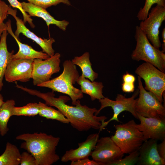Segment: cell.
Here are the masks:
<instances>
[{"label":"cell","mask_w":165,"mask_h":165,"mask_svg":"<svg viewBox=\"0 0 165 165\" xmlns=\"http://www.w3.org/2000/svg\"><path fill=\"white\" fill-rule=\"evenodd\" d=\"M22 89L31 95L42 99L48 105L56 108L67 119L72 127L79 131H87L91 129L99 130L101 123L108 119L105 116L95 115L97 111L96 108L82 105L79 100L76 101L75 106H70L66 104L70 100L69 97L61 95L55 97L53 91L42 93L26 87H23Z\"/></svg>","instance_id":"6da1fadb"},{"label":"cell","mask_w":165,"mask_h":165,"mask_svg":"<svg viewBox=\"0 0 165 165\" xmlns=\"http://www.w3.org/2000/svg\"><path fill=\"white\" fill-rule=\"evenodd\" d=\"M16 138L24 141L20 148L34 156L36 165H51L60 159L56 152L60 140L59 137L45 133L34 132L22 134Z\"/></svg>","instance_id":"7a4b0ae2"},{"label":"cell","mask_w":165,"mask_h":165,"mask_svg":"<svg viewBox=\"0 0 165 165\" xmlns=\"http://www.w3.org/2000/svg\"><path fill=\"white\" fill-rule=\"evenodd\" d=\"M63 70L58 76L38 86L51 89L68 95L72 100V104L75 105L76 101L83 97L81 90L73 86L79 77L75 65L72 61H65L63 64Z\"/></svg>","instance_id":"3957f363"},{"label":"cell","mask_w":165,"mask_h":165,"mask_svg":"<svg viewBox=\"0 0 165 165\" xmlns=\"http://www.w3.org/2000/svg\"><path fill=\"white\" fill-rule=\"evenodd\" d=\"M134 37L136 42L131 54L132 59L142 60L149 63L163 73L165 72V54L152 45L139 26L135 28Z\"/></svg>","instance_id":"277c9868"},{"label":"cell","mask_w":165,"mask_h":165,"mask_svg":"<svg viewBox=\"0 0 165 165\" xmlns=\"http://www.w3.org/2000/svg\"><path fill=\"white\" fill-rule=\"evenodd\" d=\"M135 123L132 119L115 126V134L111 138L124 154L138 150L144 141L142 133L135 127Z\"/></svg>","instance_id":"5b68a950"},{"label":"cell","mask_w":165,"mask_h":165,"mask_svg":"<svg viewBox=\"0 0 165 165\" xmlns=\"http://www.w3.org/2000/svg\"><path fill=\"white\" fill-rule=\"evenodd\" d=\"M138 81L139 97L135 106L137 114L147 118L165 119V107L154 94L144 89L139 76Z\"/></svg>","instance_id":"8992f818"},{"label":"cell","mask_w":165,"mask_h":165,"mask_svg":"<svg viewBox=\"0 0 165 165\" xmlns=\"http://www.w3.org/2000/svg\"><path fill=\"white\" fill-rule=\"evenodd\" d=\"M139 94L138 89L136 90L132 96L130 97L126 98L125 96L118 94L117 95L115 100H112L108 97H104L99 100L101 104L100 108L97 110L95 115L97 116L100 111L103 108L110 107L112 109L113 115L112 117L107 121L101 123L99 130V132L105 129L108 124L111 121L116 120L119 122L118 119L119 114L124 111H128L136 119H138V115L135 110V104L137 100L135 99Z\"/></svg>","instance_id":"52a82bcc"},{"label":"cell","mask_w":165,"mask_h":165,"mask_svg":"<svg viewBox=\"0 0 165 165\" xmlns=\"http://www.w3.org/2000/svg\"><path fill=\"white\" fill-rule=\"evenodd\" d=\"M135 72L144 80V89L154 94L162 103V94L165 91V73L146 62L139 65Z\"/></svg>","instance_id":"ba28073f"},{"label":"cell","mask_w":165,"mask_h":165,"mask_svg":"<svg viewBox=\"0 0 165 165\" xmlns=\"http://www.w3.org/2000/svg\"><path fill=\"white\" fill-rule=\"evenodd\" d=\"M165 20V7L156 5L152 8L145 19L141 21L139 26L152 45L157 48L161 46L159 29Z\"/></svg>","instance_id":"9c48e42d"},{"label":"cell","mask_w":165,"mask_h":165,"mask_svg":"<svg viewBox=\"0 0 165 165\" xmlns=\"http://www.w3.org/2000/svg\"><path fill=\"white\" fill-rule=\"evenodd\" d=\"M61 56L57 53L44 60L40 58L33 60L31 79L34 85L49 81L53 74L60 72Z\"/></svg>","instance_id":"30bf717a"},{"label":"cell","mask_w":165,"mask_h":165,"mask_svg":"<svg viewBox=\"0 0 165 165\" xmlns=\"http://www.w3.org/2000/svg\"><path fill=\"white\" fill-rule=\"evenodd\" d=\"M124 156V154L110 137L99 138L91 155L93 160L102 165H110Z\"/></svg>","instance_id":"8fae6325"},{"label":"cell","mask_w":165,"mask_h":165,"mask_svg":"<svg viewBox=\"0 0 165 165\" xmlns=\"http://www.w3.org/2000/svg\"><path fill=\"white\" fill-rule=\"evenodd\" d=\"M34 60L12 59L7 66L4 77L9 82H26L31 79Z\"/></svg>","instance_id":"7c38bea8"},{"label":"cell","mask_w":165,"mask_h":165,"mask_svg":"<svg viewBox=\"0 0 165 165\" xmlns=\"http://www.w3.org/2000/svg\"><path fill=\"white\" fill-rule=\"evenodd\" d=\"M140 123L135 126L141 131L144 141L149 139L162 141L165 139V119L147 118L137 114Z\"/></svg>","instance_id":"4fadbf2b"},{"label":"cell","mask_w":165,"mask_h":165,"mask_svg":"<svg viewBox=\"0 0 165 165\" xmlns=\"http://www.w3.org/2000/svg\"><path fill=\"white\" fill-rule=\"evenodd\" d=\"M16 9H13L9 6L8 14L12 15L16 21V29L14 33L16 37L19 39L20 34L22 33L38 44L42 48L43 52L50 57L53 56L55 51L52 48V45L55 42V39L53 38L43 39L38 37L25 26L23 20L16 16Z\"/></svg>","instance_id":"5bb4252c"},{"label":"cell","mask_w":165,"mask_h":165,"mask_svg":"<svg viewBox=\"0 0 165 165\" xmlns=\"http://www.w3.org/2000/svg\"><path fill=\"white\" fill-rule=\"evenodd\" d=\"M99 137V133L90 134L85 141L78 143L77 148L66 151L61 157V161L67 162L89 158L91 156Z\"/></svg>","instance_id":"9a60e30c"},{"label":"cell","mask_w":165,"mask_h":165,"mask_svg":"<svg viewBox=\"0 0 165 165\" xmlns=\"http://www.w3.org/2000/svg\"><path fill=\"white\" fill-rule=\"evenodd\" d=\"M157 141L149 139L144 141L138 151V165H165V161L160 157L157 146Z\"/></svg>","instance_id":"2e32d148"},{"label":"cell","mask_w":165,"mask_h":165,"mask_svg":"<svg viewBox=\"0 0 165 165\" xmlns=\"http://www.w3.org/2000/svg\"><path fill=\"white\" fill-rule=\"evenodd\" d=\"M24 11L28 13L30 16H37L43 19L48 26L50 24H54L63 31H66L69 22L65 20L60 21L56 20L50 15L46 9L35 5L31 3L21 2Z\"/></svg>","instance_id":"e0dca14e"},{"label":"cell","mask_w":165,"mask_h":165,"mask_svg":"<svg viewBox=\"0 0 165 165\" xmlns=\"http://www.w3.org/2000/svg\"><path fill=\"white\" fill-rule=\"evenodd\" d=\"M6 24L7 26V31L15 40L19 47L18 52L12 55V59L34 60L36 58H40L45 60L50 57L45 53L36 51L31 46L21 43L13 32L11 27V21L9 20Z\"/></svg>","instance_id":"ac0fdd59"},{"label":"cell","mask_w":165,"mask_h":165,"mask_svg":"<svg viewBox=\"0 0 165 165\" xmlns=\"http://www.w3.org/2000/svg\"><path fill=\"white\" fill-rule=\"evenodd\" d=\"M76 82L80 86L82 92L89 95L92 101L105 97L102 94L104 86L102 82H91L82 75L79 76Z\"/></svg>","instance_id":"d6986e66"},{"label":"cell","mask_w":165,"mask_h":165,"mask_svg":"<svg viewBox=\"0 0 165 165\" xmlns=\"http://www.w3.org/2000/svg\"><path fill=\"white\" fill-rule=\"evenodd\" d=\"M7 30H4L0 36V91L2 89L3 83V80L8 65L12 58L14 53L8 50L6 43L8 34Z\"/></svg>","instance_id":"ffe728a7"},{"label":"cell","mask_w":165,"mask_h":165,"mask_svg":"<svg viewBox=\"0 0 165 165\" xmlns=\"http://www.w3.org/2000/svg\"><path fill=\"white\" fill-rule=\"evenodd\" d=\"M90 57L89 53L86 52L81 56L75 57L72 61L74 64L80 67L82 71V76L92 82L97 78L98 74L93 70Z\"/></svg>","instance_id":"44dd1931"},{"label":"cell","mask_w":165,"mask_h":165,"mask_svg":"<svg viewBox=\"0 0 165 165\" xmlns=\"http://www.w3.org/2000/svg\"><path fill=\"white\" fill-rule=\"evenodd\" d=\"M21 153L17 146L8 142L3 153L0 156V165H19Z\"/></svg>","instance_id":"7402d4cb"},{"label":"cell","mask_w":165,"mask_h":165,"mask_svg":"<svg viewBox=\"0 0 165 165\" xmlns=\"http://www.w3.org/2000/svg\"><path fill=\"white\" fill-rule=\"evenodd\" d=\"M14 100H7L0 107V134L3 136L9 130L7 124L10 117L13 116V110L15 107Z\"/></svg>","instance_id":"603a6c76"},{"label":"cell","mask_w":165,"mask_h":165,"mask_svg":"<svg viewBox=\"0 0 165 165\" xmlns=\"http://www.w3.org/2000/svg\"><path fill=\"white\" fill-rule=\"evenodd\" d=\"M38 104L39 106L38 115L40 116L47 119L57 120L63 123H69L67 119L58 110H56L51 106L41 102H39Z\"/></svg>","instance_id":"cb8c5ba5"},{"label":"cell","mask_w":165,"mask_h":165,"mask_svg":"<svg viewBox=\"0 0 165 165\" xmlns=\"http://www.w3.org/2000/svg\"><path fill=\"white\" fill-rule=\"evenodd\" d=\"M39 104L37 103H29L20 107H15L13 116H34L38 114Z\"/></svg>","instance_id":"d4e9b609"},{"label":"cell","mask_w":165,"mask_h":165,"mask_svg":"<svg viewBox=\"0 0 165 165\" xmlns=\"http://www.w3.org/2000/svg\"><path fill=\"white\" fill-rule=\"evenodd\" d=\"M154 4L165 7V0H145L144 5L140 9L137 15L139 20L142 21L147 18L152 6Z\"/></svg>","instance_id":"484cf974"},{"label":"cell","mask_w":165,"mask_h":165,"mask_svg":"<svg viewBox=\"0 0 165 165\" xmlns=\"http://www.w3.org/2000/svg\"><path fill=\"white\" fill-rule=\"evenodd\" d=\"M139 152L138 150L129 154L124 158L117 160L110 165H134L136 164L138 160Z\"/></svg>","instance_id":"4316f807"},{"label":"cell","mask_w":165,"mask_h":165,"mask_svg":"<svg viewBox=\"0 0 165 165\" xmlns=\"http://www.w3.org/2000/svg\"><path fill=\"white\" fill-rule=\"evenodd\" d=\"M29 2L46 9L52 6H56L61 3L67 5H71L69 0H27Z\"/></svg>","instance_id":"83f0119b"},{"label":"cell","mask_w":165,"mask_h":165,"mask_svg":"<svg viewBox=\"0 0 165 165\" xmlns=\"http://www.w3.org/2000/svg\"><path fill=\"white\" fill-rule=\"evenodd\" d=\"M8 0L12 6L18 9L21 12L23 16V21L24 24H25L27 22L32 28H34L35 26L32 22V19L31 18V16L24 11L22 6L21 3L17 0Z\"/></svg>","instance_id":"f1b7e54d"},{"label":"cell","mask_w":165,"mask_h":165,"mask_svg":"<svg viewBox=\"0 0 165 165\" xmlns=\"http://www.w3.org/2000/svg\"><path fill=\"white\" fill-rule=\"evenodd\" d=\"M20 165H36V161L34 156L27 152L21 154Z\"/></svg>","instance_id":"f546056e"},{"label":"cell","mask_w":165,"mask_h":165,"mask_svg":"<svg viewBox=\"0 0 165 165\" xmlns=\"http://www.w3.org/2000/svg\"><path fill=\"white\" fill-rule=\"evenodd\" d=\"M9 7L4 2L0 0V24L7 18Z\"/></svg>","instance_id":"4dcf8cb0"},{"label":"cell","mask_w":165,"mask_h":165,"mask_svg":"<svg viewBox=\"0 0 165 165\" xmlns=\"http://www.w3.org/2000/svg\"><path fill=\"white\" fill-rule=\"evenodd\" d=\"M71 165H102L100 163L95 161L90 160L89 158L71 161Z\"/></svg>","instance_id":"1f68e13d"},{"label":"cell","mask_w":165,"mask_h":165,"mask_svg":"<svg viewBox=\"0 0 165 165\" xmlns=\"http://www.w3.org/2000/svg\"><path fill=\"white\" fill-rule=\"evenodd\" d=\"M161 141L160 143L157 144V150L160 157L165 161V139Z\"/></svg>","instance_id":"d6a6232c"},{"label":"cell","mask_w":165,"mask_h":165,"mask_svg":"<svg viewBox=\"0 0 165 165\" xmlns=\"http://www.w3.org/2000/svg\"><path fill=\"white\" fill-rule=\"evenodd\" d=\"M122 90L125 93H130L134 91V83H128L123 82L122 84Z\"/></svg>","instance_id":"836d02e7"},{"label":"cell","mask_w":165,"mask_h":165,"mask_svg":"<svg viewBox=\"0 0 165 165\" xmlns=\"http://www.w3.org/2000/svg\"><path fill=\"white\" fill-rule=\"evenodd\" d=\"M122 78L123 82L126 83H134L136 80L135 77L128 72L123 75Z\"/></svg>","instance_id":"e575fe53"},{"label":"cell","mask_w":165,"mask_h":165,"mask_svg":"<svg viewBox=\"0 0 165 165\" xmlns=\"http://www.w3.org/2000/svg\"><path fill=\"white\" fill-rule=\"evenodd\" d=\"M162 37L163 40V43L161 44V46L162 48V51L165 53V28L163 29L162 34Z\"/></svg>","instance_id":"d590c367"},{"label":"cell","mask_w":165,"mask_h":165,"mask_svg":"<svg viewBox=\"0 0 165 165\" xmlns=\"http://www.w3.org/2000/svg\"><path fill=\"white\" fill-rule=\"evenodd\" d=\"M7 26L6 24L3 22L0 24V37L1 36L3 31L6 30Z\"/></svg>","instance_id":"8d00e7d4"},{"label":"cell","mask_w":165,"mask_h":165,"mask_svg":"<svg viewBox=\"0 0 165 165\" xmlns=\"http://www.w3.org/2000/svg\"><path fill=\"white\" fill-rule=\"evenodd\" d=\"M4 102L3 97L2 95L0 94V107L2 106Z\"/></svg>","instance_id":"74e56055"}]
</instances>
